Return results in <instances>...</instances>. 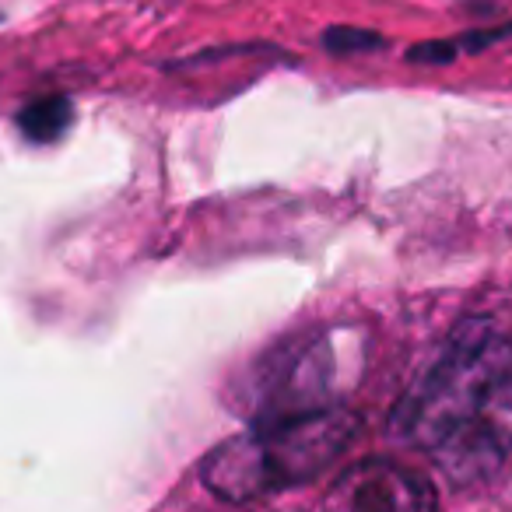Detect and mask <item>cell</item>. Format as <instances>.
Returning <instances> with one entry per match:
<instances>
[{"mask_svg": "<svg viewBox=\"0 0 512 512\" xmlns=\"http://www.w3.org/2000/svg\"><path fill=\"white\" fill-rule=\"evenodd\" d=\"M358 439V414L341 407L264 421L221 442L200 463V481L225 502H253L327 474Z\"/></svg>", "mask_w": 512, "mask_h": 512, "instance_id": "1", "label": "cell"}, {"mask_svg": "<svg viewBox=\"0 0 512 512\" xmlns=\"http://www.w3.org/2000/svg\"><path fill=\"white\" fill-rule=\"evenodd\" d=\"M460 50H463L460 43H421L407 50V60L411 64H449Z\"/></svg>", "mask_w": 512, "mask_h": 512, "instance_id": "7", "label": "cell"}, {"mask_svg": "<svg viewBox=\"0 0 512 512\" xmlns=\"http://www.w3.org/2000/svg\"><path fill=\"white\" fill-rule=\"evenodd\" d=\"M71 123H74V106L67 95H46V99L29 102L18 113V130L32 144H57L71 130Z\"/></svg>", "mask_w": 512, "mask_h": 512, "instance_id": "5", "label": "cell"}, {"mask_svg": "<svg viewBox=\"0 0 512 512\" xmlns=\"http://www.w3.org/2000/svg\"><path fill=\"white\" fill-rule=\"evenodd\" d=\"M512 376V344L491 320H463L442 355L404 400L393 425L418 446L432 449L456 428L470 425L495 386Z\"/></svg>", "mask_w": 512, "mask_h": 512, "instance_id": "2", "label": "cell"}, {"mask_svg": "<svg viewBox=\"0 0 512 512\" xmlns=\"http://www.w3.org/2000/svg\"><path fill=\"white\" fill-rule=\"evenodd\" d=\"M323 512H442V505L432 484L414 470L365 460L330 484Z\"/></svg>", "mask_w": 512, "mask_h": 512, "instance_id": "4", "label": "cell"}, {"mask_svg": "<svg viewBox=\"0 0 512 512\" xmlns=\"http://www.w3.org/2000/svg\"><path fill=\"white\" fill-rule=\"evenodd\" d=\"M323 43H327V50H334V53H355V50H379L383 39L372 36V32H365V29H330Z\"/></svg>", "mask_w": 512, "mask_h": 512, "instance_id": "6", "label": "cell"}, {"mask_svg": "<svg viewBox=\"0 0 512 512\" xmlns=\"http://www.w3.org/2000/svg\"><path fill=\"white\" fill-rule=\"evenodd\" d=\"M432 460L449 481L470 484L484 481L502 467V460L512 453V376L495 386L488 404L481 407L470 425L456 428L442 442H435Z\"/></svg>", "mask_w": 512, "mask_h": 512, "instance_id": "3", "label": "cell"}]
</instances>
